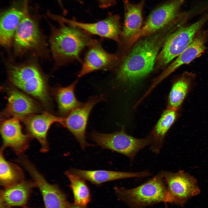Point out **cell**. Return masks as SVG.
I'll return each instance as SVG.
<instances>
[{"instance_id": "cell-16", "label": "cell", "mask_w": 208, "mask_h": 208, "mask_svg": "<svg viewBox=\"0 0 208 208\" xmlns=\"http://www.w3.org/2000/svg\"><path fill=\"white\" fill-rule=\"evenodd\" d=\"M7 106L2 113L3 117H16L21 119L34 114L39 108L30 97L16 89L11 90L8 94Z\"/></svg>"}, {"instance_id": "cell-30", "label": "cell", "mask_w": 208, "mask_h": 208, "mask_svg": "<svg viewBox=\"0 0 208 208\" xmlns=\"http://www.w3.org/2000/svg\"></svg>"}, {"instance_id": "cell-11", "label": "cell", "mask_w": 208, "mask_h": 208, "mask_svg": "<svg viewBox=\"0 0 208 208\" xmlns=\"http://www.w3.org/2000/svg\"><path fill=\"white\" fill-rule=\"evenodd\" d=\"M104 99L102 95L90 97L86 102L71 112L64 118V126L74 135L83 150L91 145L87 142L85 138L90 112L97 103Z\"/></svg>"}, {"instance_id": "cell-24", "label": "cell", "mask_w": 208, "mask_h": 208, "mask_svg": "<svg viewBox=\"0 0 208 208\" xmlns=\"http://www.w3.org/2000/svg\"><path fill=\"white\" fill-rule=\"evenodd\" d=\"M78 82L77 79L68 86L58 88L56 90L59 111L62 115L67 116L83 103L78 100L75 94V89Z\"/></svg>"}, {"instance_id": "cell-9", "label": "cell", "mask_w": 208, "mask_h": 208, "mask_svg": "<svg viewBox=\"0 0 208 208\" xmlns=\"http://www.w3.org/2000/svg\"><path fill=\"white\" fill-rule=\"evenodd\" d=\"M50 18L58 23L75 26L88 34L112 40L120 43L121 34L120 17L118 15L109 14L105 19L93 23H82L66 18L62 16L51 14Z\"/></svg>"}, {"instance_id": "cell-20", "label": "cell", "mask_w": 208, "mask_h": 208, "mask_svg": "<svg viewBox=\"0 0 208 208\" xmlns=\"http://www.w3.org/2000/svg\"><path fill=\"white\" fill-rule=\"evenodd\" d=\"M34 187H36V185L33 180H23L4 188L0 192V207L25 206L27 202L31 190Z\"/></svg>"}, {"instance_id": "cell-13", "label": "cell", "mask_w": 208, "mask_h": 208, "mask_svg": "<svg viewBox=\"0 0 208 208\" xmlns=\"http://www.w3.org/2000/svg\"><path fill=\"white\" fill-rule=\"evenodd\" d=\"M88 48L78 74V77L96 70L111 69L118 60L116 55L106 51L96 40Z\"/></svg>"}, {"instance_id": "cell-31", "label": "cell", "mask_w": 208, "mask_h": 208, "mask_svg": "<svg viewBox=\"0 0 208 208\" xmlns=\"http://www.w3.org/2000/svg\"><path fill=\"white\" fill-rule=\"evenodd\" d=\"M166 208H167V207H166Z\"/></svg>"}, {"instance_id": "cell-28", "label": "cell", "mask_w": 208, "mask_h": 208, "mask_svg": "<svg viewBox=\"0 0 208 208\" xmlns=\"http://www.w3.org/2000/svg\"><path fill=\"white\" fill-rule=\"evenodd\" d=\"M66 208H84V207L77 205L74 204H68Z\"/></svg>"}, {"instance_id": "cell-6", "label": "cell", "mask_w": 208, "mask_h": 208, "mask_svg": "<svg viewBox=\"0 0 208 208\" xmlns=\"http://www.w3.org/2000/svg\"><path fill=\"white\" fill-rule=\"evenodd\" d=\"M92 140L104 149L123 154L133 161L137 153L147 146L151 140L149 137L137 138L127 134L123 128L111 133H103L95 131L90 135Z\"/></svg>"}, {"instance_id": "cell-29", "label": "cell", "mask_w": 208, "mask_h": 208, "mask_svg": "<svg viewBox=\"0 0 208 208\" xmlns=\"http://www.w3.org/2000/svg\"><path fill=\"white\" fill-rule=\"evenodd\" d=\"M57 0V1L59 3L61 7L63 8V7L62 3V0Z\"/></svg>"}, {"instance_id": "cell-26", "label": "cell", "mask_w": 208, "mask_h": 208, "mask_svg": "<svg viewBox=\"0 0 208 208\" xmlns=\"http://www.w3.org/2000/svg\"><path fill=\"white\" fill-rule=\"evenodd\" d=\"M65 174L70 181V187L74 196V204L85 207L90 201V194L85 180L69 171L65 172Z\"/></svg>"}, {"instance_id": "cell-25", "label": "cell", "mask_w": 208, "mask_h": 208, "mask_svg": "<svg viewBox=\"0 0 208 208\" xmlns=\"http://www.w3.org/2000/svg\"><path fill=\"white\" fill-rule=\"evenodd\" d=\"M3 149H1L0 155V183L5 188L24 180V174L17 165L7 161L3 156Z\"/></svg>"}, {"instance_id": "cell-14", "label": "cell", "mask_w": 208, "mask_h": 208, "mask_svg": "<svg viewBox=\"0 0 208 208\" xmlns=\"http://www.w3.org/2000/svg\"><path fill=\"white\" fill-rule=\"evenodd\" d=\"M64 118L58 117L47 112L40 114H32L21 119L29 134L36 139L40 145L41 152L49 150L47 135L51 126L58 122L64 125Z\"/></svg>"}, {"instance_id": "cell-2", "label": "cell", "mask_w": 208, "mask_h": 208, "mask_svg": "<svg viewBox=\"0 0 208 208\" xmlns=\"http://www.w3.org/2000/svg\"><path fill=\"white\" fill-rule=\"evenodd\" d=\"M56 27L50 24V42L52 53L58 65L81 61L83 50L94 41L90 34L77 27L58 23Z\"/></svg>"}, {"instance_id": "cell-3", "label": "cell", "mask_w": 208, "mask_h": 208, "mask_svg": "<svg viewBox=\"0 0 208 208\" xmlns=\"http://www.w3.org/2000/svg\"><path fill=\"white\" fill-rule=\"evenodd\" d=\"M119 198L129 205L140 208L160 202L172 203L161 171L153 178L131 189L115 187Z\"/></svg>"}, {"instance_id": "cell-18", "label": "cell", "mask_w": 208, "mask_h": 208, "mask_svg": "<svg viewBox=\"0 0 208 208\" xmlns=\"http://www.w3.org/2000/svg\"><path fill=\"white\" fill-rule=\"evenodd\" d=\"M23 15L21 3L20 6L13 5L1 14L0 42L2 46L9 48L11 46L15 33Z\"/></svg>"}, {"instance_id": "cell-8", "label": "cell", "mask_w": 208, "mask_h": 208, "mask_svg": "<svg viewBox=\"0 0 208 208\" xmlns=\"http://www.w3.org/2000/svg\"><path fill=\"white\" fill-rule=\"evenodd\" d=\"M184 1L170 0L156 8L151 12L140 30L127 40L128 44L132 45L142 37L151 35L174 22Z\"/></svg>"}, {"instance_id": "cell-27", "label": "cell", "mask_w": 208, "mask_h": 208, "mask_svg": "<svg viewBox=\"0 0 208 208\" xmlns=\"http://www.w3.org/2000/svg\"><path fill=\"white\" fill-rule=\"evenodd\" d=\"M99 7L105 8L113 6L115 4L114 0H98Z\"/></svg>"}, {"instance_id": "cell-7", "label": "cell", "mask_w": 208, "mask_h": 208, "mask_svg": "<svg viewBox=\"0 0 208 208\" xmlns=\"http://www.w3.org/2000/svg\"><path fill=\"white\" fill-rule=\"evenodd\" d=\"M208 18L205 17L189 26L179 28L167 38L156 60L164 66L178 57L192 42L197 32Z\"/></svg>"}, {"instance_id": "cell-22", "label": "cell", "mask_w": 208, "mask_h": 208, "mask_svg": "<svg viewBox=\"0 0 208 208\" xmlns=\"http://www.w3.org/2000/svg\"><path fill=\"white\" fill-rule=\"evenodd\" d=\"M177 111L168 108L163 113L152 132L149 136L151 140L150 149L156 154L160 151L167 133L175 120Z\"/></svg>"}, {"instance_id": "cell-32", "label": "cell", "mask_w": 208, "mask_h": 208, "mask_svg": "<svg viewBox=\"0 0 208 208\" xmlns=\"http://www.w3.org/2000/svg\"><path fill=\"white\" fill-rule=\"evenodd\" d=\"M0 208H1V207H0Z\"/></svg>"}, {"instance_id": "cell-23", "label": "cell", "mask_w": 208, "mask_h": 208, "mask_svg": "<svg viewBox=\"0 0 208 208\" xmlns=\"http://www.w3.org/2000/svg\"><path fill=\"white\" fill-rule=\"evenodd\" d=\"M193 76L185 73L173 83L168 97V108L177 111L189 93L193 83Z\"/></svg>"}, {"instance_id": "cell-4", "label": "cell", "mask_w": 208, "mask_h": 208, "mask_svg": "<svg viewBox=\"0 0 208 208\" xmlns=\"http://www.w3.org/2000/svg\"><path fill=\"white\" fill-rule=\"evenodd\" d=\"M8 74L14 86L44 105H48L50 99L46 80L36 66L29 64L11 66Z\"/></svg>"}, {"instance_id": "cell-21", "label": "cell", "mask_w": 208, "mask_h": 208, "mask_svg": "<svg viewBox=\"0 0 208 208\" xmlns=\"http://www.w3.org/2000/svg\"><path fill=\"white\" fill-rule=\"evenodd\" d=\"M145 0L137 4L129 0H124L125 19L121 35L127 40L135 35L141 29L142 24V11Z\"/></svg>"}, {"instance_id": "cell-5", "label": "cell", "mask_w": 208, "mask_h": 208, "mask_svg": "<svg viewBox=\"0 0 208 208\" xmlns=\"http://www.w3.org/2000/svg\"><path fill=\"white\" fill-rule=\"evenodd\" d=\"M29 1V0H22L23 16L13 39L14 51L17 54L29 52H39L44 47V41L37 18L30 13Z\"/></svg>"}, {"instance_id": "cell-10", "label": "cell", "mask_w": 208, "mask_h": 208, "mask_svg": "<svg viewBox=\"0 0 208 208\" xmlns=\"http://www.w3.org/2000/svg\"><path fill=\"white\" fill-rule=\"evenodd\" d=\"M163 172L164 181L172 203L183 206L190 198L200 193L197 181L192 176L183 170Z\"/></svg>"}, {"instance_id": "cell-15", "label": "cell", "mask_w": 208, "mask_h": 208, "mask_svg": "<svg viewBox=\"0 0 208 208\" xmlns=\"http://www.w3.org/2000/svg\"><path fill=\"white\" fill-rule=\"evenodd\" d=\"M0 130L3 140L2 148L10 147L20 155L27 148L31 136L23 133L19 118L12 117L5 119L1 124Z\"/></svg>"}, {"instance_id": "cell-17", "label": "cell", "mask_w": 208, "mask_h": 208, "mask_svg": "<svg viewBox=\"0 0 208 208\" xmlns=\"http://www.w3.org/2000/svg\"><path fill=\"white\" fill-rule=\"evenodd\" d=\"M208 36V31L203 32L195 37L191 43L177 58L156 79L152 86L154 87L161 81L181 66L188 64L203 53L206 47L205 44Z\"/></svg>"}, {"instance_id": "cell-19", "label": "cell", "mask_w": 208, "mask_h": 208, "mask_svg": "<svg viewBox=\"0 0 208 208\" xmlns=\"http://www.w3.org/2000/svg\"><path fill=\"white\" fill-rule=\"evenodd\" d=\"M69 171L85 180L96 185L120 179L144 177L151 175V173L148 171L122 172L104 170H87L75 168H72Z\"/></svg>"}, {"instance_id": "cell-12", "label": "cell", "mask_w": 208, "mask_h": 208, "mask_svg": "<svg viewBox=\"0 0 208 208\" xmlns=\"http://www.w3.org/2000/svg\"><path fill=\"white\" fill-rule=\"evenodd\" d=\"M20 164L30 174L39 190L45 208H66L69 203L66 195L57 185L48 183L25 157L21 159Z\"/></svg>"}, {"instance_id": "cell-1", "label": "cell", "mask_w": 208, "mask_h": 208, "mask_svg": "<svg viewBox=\"0 0 208 208\" xmlns=\"http://www.w3.org/2000/svg\"><path fill=\"white\" fill-rule=\"evenodd\" d=\"M172 26L169 25L137 42L118 69L117 79L133 82L150 73L159 49L171 33Z\"/></svg>"}]
</instances>
